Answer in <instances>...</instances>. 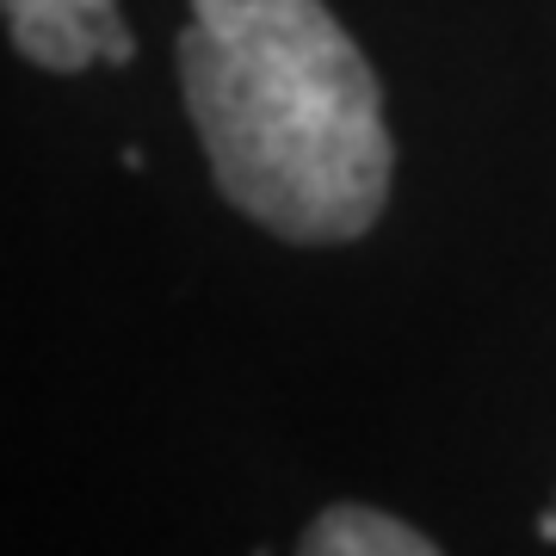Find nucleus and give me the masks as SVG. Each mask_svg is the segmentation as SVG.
Returning <instances> with one entry per match:
<instances>
[{
  "mask_svg": "<svg viewBox=\"0 0 556 556\" xmlns=\"http://www.w3.org/2000/svg\"><path fill=\"white\" fill-rule=\"evenodd\" d=\"M174 62L241 217L298 248L358 241L383 217L396 174L383 87L328 0H192Z\"/></svg>",
  "mask_w": 556,
  "mask_h": 556,
  "instance_id": "1",
  "label": "nucleus"
},
{
  "mask_svg": "<svg viewBox=\"0 0 556 556\" xmlns=\"http://www.w3.org/2000/svg\"><path fill=\"white\" fill-rule=\"evenodd\" d=\"M7 38L50 75H80L93 62H130L137 38L118 20V0H0Z\"/></svg>",
  "mask_w": 556,
  "mask_h": 556,
  "instance_id": "2",
  "label": "nucleus"
},
{
  "mask_svg": "<svg viewBox=\"0 0 556 556\" xmlns=\"http://www.w3.org/2000/svg\"><path fill=\"white\" fill-rule=\"evenodd\" d=\"M303 551L309 556H433L439 544L427 532H415L408 519H396V514L340 501V507H328V514L309 519Z\"/></svg>",
  "mask_w": 556,
  "mask_h": 556,
  "instance_id": "3",
  "label": "nucleus"
}]
</instances>
